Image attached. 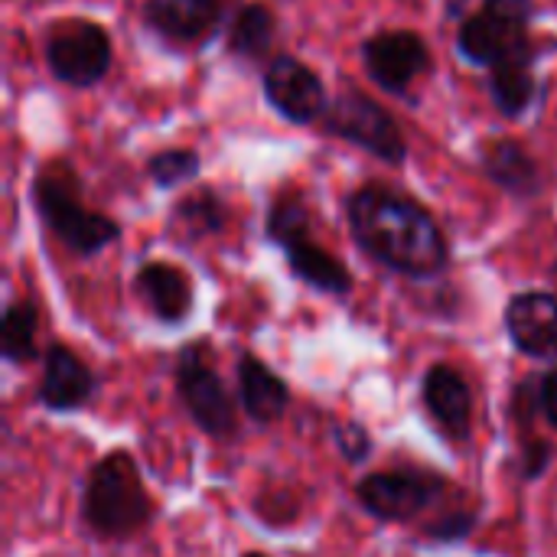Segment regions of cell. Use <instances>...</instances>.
<instances>
[{"instance_id": "5b68a950", "label": "cell", "mask_w": 557, "mask_h": 557, "mask_svg": "<svg viewBox=\"0 0 557 557\" xmlns=\"http://www.w3.org/2000/svg\"><path fill=\"white\" fill-rule=\"evenodd\" d=\"M444 490H447L444 476L418 467H401V470H382L366 476L356 486V499L369 516L382 522H408L428 506H434L444 496Z\"/></svg>"}, {"instance_id": "3957f363", "label": "cell", "mask_w": 557, "mask_h": 557, "mask_svg": "<svg viewBox=\"0 0 557 557\" xmlns=\"http://www.w3.org/2000/svg\"><path fill=\"white\" fill-rule=\"evenodd\" d=\"M33 196H36V209L46 228H52V235L75 255H95L121 235L117 222L108 215L88 212L78 202L75 186L55 170L36 180Z\"/></svg>"}, {"instance_id": "4316f807", "label": "cell", "mask_w": 557, "mask_h": 557, "mask_svg": "<svg viewBox=\"0 0 557 557\" xmlns=\"http://www.w3.org/2000/svg\"><path fill=\"white\" fill-rule=\"evenodd\" d=\"M473 525H476V519H473V516L457 512V516H450V519L437 522V525L431 529V539H437V542H457V539H467V535L473 532Z\"/></svg>"}, {"instance_id": "ffe728a7", "label": "cell", "mask_w": 557, "mask_h": 557, "mask_svg": "<svg viewBox=\"0 0 557 557\" xmlns=\"http://www.w3.org/2000/svg\"><path fill=\"white\" fill-rule=\"evenodd\" d=\"M36 326H39V313L36 304L29 300H16L3 310V323H0V352L7 362H29L36 356Z\"/></svg>"}, {"instance_id": "277c9868", "label": "cell", "mask_w": 557, "mask_h": 557, "mask_svg": "<svg viewBox=\"0 0 557 557\" xmlns=\"http://www.w3.org/2000/svg\"><path fill=\"white\" fill-rule=\"evenodd\" d=\"M532 0H486L480 13L460 26V52L480 65H499L529 52Z\"/></svg>"}, {"instance_id": "5bb4252c", "label": "cell", "mask_w": 557, "mask_h": 557, "mask_svg": "<svg viewBox=\"0 0 557 557\" xmlns=\"http://www.w3.org/2000/svg\"><path fill=\"white\" fill-rule=\"evenodd\" d=\"M137 294L160 323H183L193 310L189 277L166 261H150L137 271Z\"/></svg>"}, {"instance_id": "44dd1931", "label": "cell", "mask_w": 557, "mask_h": 557, "mask_svg": "<svg viewBox=\"0 0 557 557\" xmlns=\"http://www.w3.org/2000/svg\"><path fill=\"white\" fill-rule=\"evenodd\" d=\"M274 39V13L261 3H251L245 7L238 16H235V26H232V49L238 55H261Z\"/></svg>"}, {"instance_id": "484cf974", "label": "cell", "mask_w": 557, "mask_h": 557, "mask_svg": "<svg viewBox=\"0 0 557 557\" xmlns=\"http://www.w3.org/2000/svg\"><path fill=\"white\" fill-rule=\"evenodd\" d=\"M552 467V444L548 441H525L522 444V476L539 480Z\"/></svg>"}, {"instance_id": "6da1fadb", "label": "cell", "mask_w": 557, "mask_h": 557, "mask_svg": "<svg viewBox=\"0 0 557 557\" xmlns=\"http://www.w3.org/2000/svg\"><path fill=\"white\" fill-rule=\"evenodd\" d=\"M349 225L359 248L398 274L434 277L450 261L434 215L385 186H366L349 199Z\"/></svg>"}, {"instance_id": "d4e9b609", "label": "cell", "mask_w": 557, "mask_h": 557, "mask_svg": "<svg viewBox=\"0 0 557 557\" xmlns=\"http://www.w3.org/2000/svg\"><path fill=\"white\" fill-rule=\"evenodd\" d=\"M336 447H339V454H343L349 463H362V460L372 457V437H369V431H366L362 424H356V421L336 428Z\"/></svg>"}, {"instance_id": "e0dca14e", "label": "cell", "mask_w": 557, "mask_h": 557, "mask_svg": "<svg viewBox=\"0 0 557 557\" xmlns=\"http://www.w3.org/2000/svg\"><path fill=\"white\" fill-rule=\"evenodd\" d=\"M284 251H287L290 271H294L304 284H310V287H317V290H323V294H333V297H346V294L352 290V277H349L346 264L336 261L326 248L313 245L310 238L294 242V245H287Z\"/></svg>"}, {"instance_id": "7402d4cb", "label": "cell", "mask_w": 557, "mask_h": 557, "mask_svg": "<svg viewBox=\"0 0 557 557\" xmlns=\"http://www.w3.org/2000/svg\"><path fill=\"white\" fill-rule=\"evenodd\" d=\"M310 232V219H307V209L297 202V199H281L274 209H271V219H268V235L287 248L294 242H304Z\"/></svg>"}, {"instance_id": "8992f818", "label": "cell", "mask_w": 557, "mask_h": 557, "mask_svg": "<svg viewBox=\"0 0 557 557\" xmlns=\"http://www.w3.org/2000/svg\"><path fill=\"white\" fill-rule=\"evenodd\" d=\"M176 392L202 434H209V437L235 434V401H232L222 375L212 369L206 346H186L180 352Z\"/></svg>"}, {"instance_id": "7a4b0ae2", "label": "cell", "mask_w": 557, "mask_h": 557, "mask_svg": "<svg viewBox=\"0 0 557 557\" xmlns=\"http://www.w3.org/2000/svg\"><path fill=\"white\" fill-rule=\"evenodd\" d=\"M153 516L140 470L127 450L98 460L82 490V519L98 539H131Z\"/></svg>"}, {"instance_id": "7c38bea8", "label": "cell", "mask_w": 557, "mask_h": 557, "mask_svg": "<svg viewBox=\"0 0 557 557\" xmlns=\"http://www.w3.org/2000/svg\"><path fill=\"white\" fill-rule=\"evenodd\" d=\"M98 382L91 369L62 343L46 349L42 382H39V401L49 411H78L91 401Z\"/></svg>"}, {"instance_id": "52a82bcc", "label": "cell", "mask_w": 557, "mask_h": 557, "mask_svg": "<svg viewBox=\"0 0 557 557\" xmlns=\"http://www.w3.org/2000/svg\"><path fill=\"white\" fill-rule=\"evenodd\" d=\"M326 127L339 137H346L349 144L356 147H366L369 153L382 157V160H392V163H401L405 160V137L398 131V124L392 121V114L372 101L369 95L362 91H343L333 104H330V114H326Z\"/></svg>"}, {"instance_id": "f1b7e54d", "label": "cell", "mask_w": 557, "mask_h": 557, "mask_svg": "<svg viewBox=\"0 0 557 557\" xmlns=\"http://www.w3.org/2000/svg\"><path fill=\"white\" fill-rule=\"evenodd\" d=\"M245 557H268V555H245Z\"/></svg>"}, {"instance_id": "9c48e42d", "label": "cell", "mask_w": 557, "mask_h": 557, "mask_svg": "<svg viewBox=\"0 0 557 557\" xmlns=\"http://www.w3.org/2000/svg\"><path fill=\"white\" fill-rule=\"evenodd\" d=\"M512 346L532 359H557V297L545 290L516 294L506 307Z\"/></svg>"}, {"instance_id": "9a60e30c", "label": "cell", "mask_w": 557, "mask_h": 557, "mask_svg": "<svg viewBox=\"0 0 557 557\" xmlns=\"http://www.w3.org/2000/svg\"><path fill=\"white\" fill-rule=\"evenodd\" d=\"M238 395H242V408L255 424L281 421L290 405V392L281 382V375H274L268 362L248 352L238 359Z\"/></svg>"}, {"instance_id": "ac0fdd59", "label": "cell", "mask_w": 557, "mask_h": 557, "mask_svg": "<svg viewBox=\"0 0 557 557\" xmlns=\"http://www.w3.org/2000/svg\"><path fill=\"white\" fill-rule=\"evenodd\" d=\"M532 91H535L532 49L493 65V98H496L503 114H509V117L522 114L532 101Z\"/></svg>"}, {"instance_id": "83f0119b", "label": "cell", "mask_w": 557, "mask_h": 557, "mask_svg": "<svg viewBox=\"0 0 557 557\" xmlns=\"http://www.w3.org/2000/svg\"><path fill=\"white\" fill-rule=\"evenodd\" d=\"M539 408H542L545 421L557 431V369H552V372L539 382Z\"/></svg>"}, {"instance_id": "4fadbf2b", "label": "cell", "mask_w": 557, "mask_h": 557, "mask_svg": "<svg viewBox=\"0 0 557 557\" xmlns=\"http://www.w3.org/2000/svg\"><path fill=\"white\" fill-rule=\"evenodd\" d=\"M424 408L434 418V424L450 437V441H467L470 424H473V395L467 379L454 366H434L424 375L421 385Z\"/></svg>"}, {"instance_id": "cb8c5ba5", "label": "cell", "mask_w": 557, "mask_h": 557, "mask_svg": "<svg viewBox=\"0 0 557 557\" xmlns=\"http://www.w3.org/2000/svg\"><path fill=\"white\" fill-rule=\"evenodd\" d=\"M199 173V157L193 150H163L150 160V180L163 189L180 186Z\"/></svg>"}, {"instance_id": "ba28073f", "label": "cell", "mask_w": 557, "mask_h": 557, "mask_svg": "<svg viewBox=\"0 0 557 557\" xmlns=\"http://www.w3.org/2000/svg\"><path fill=\"white\" fill-rule=\"evenodd\" d=\"M49 69L69 85H91L111 65V42L101 26L88 20H69L49 36Z\"/></svg>"}, {"instance_id": "8fae6325", "label": "cell", "mask_w": 557, "mask_h": 557, "mask_svg": "<svg viewBox=\"0 0 557 557\" xmlns=\"http://www.w3.org/2000/svg\"><path fill=\"white\" fill-rule=\"evenodd\" d=\"M362 59L382 88L405 91L428 69V46L414 33H379L366 42Z\"/></svg>"}, {"instance_id": "30bf717a", "label": "cell", "mask_w": 557, "mask_h": 557, "mask_svg": "<svg viewBox=\"0 0 557 557\" xmlns=\"http://www.w3.org/2000/svg\"><path fill=\"white\" fill-rule=\"evenodd\" d=\"M264 91L271 98V104L287 117V121H297V124H307L313 121L323 104H326V91H323V82L297 59L290 55H277L271 65H268V75H264Z\"/></svg>"}, {"instance_id": "603a6c76", "label": "cell", "mask_w": 557, "mask_h": 557, "mask_svg": "<svg viewBox=\"0 0 557 557\" xmlns=\"http://www.w3.org/2000/svg\"><path fill=\"white\" fill-rule=\"evenodd\" d=\"M176 215L183 219V225L193 235H206V232H219L225 225V209L212 193H196L189 199L180 202Z\"/></svg>"}, {"instance_id": "d6986e66", "label": "cell", "mask_w": 557, "mask_h": 557, "mask_svg": "<svg viewBox=\"0 0 557 557\" xmlns=\"http://www.w3.org/2000/svg\"><path fill=\"white\" fill-rule=\"evenodd\" d=\"M483 163H486L490 180H496L499 186H506V189H512L519 196H529V193L539 189V166L512 140H499V144L486 147Z\"/></svg>"}, {"instance_id": "2e32d148", "label": "cell", "mask_w": 557, "mask_h": 557, "mask_svg": "<svg viewBox=\"0 0 557 557\" xmlns=\"http://www.w3.org/2000/svg\"><path fill=\"white\" fill-rule=\"evenodd\" d=\"M219 20V0H147V23L170 39H199Z\"/></svg>"}]
</instances>
